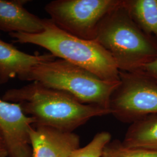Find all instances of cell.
<instances>
[{
	"instance_id": "cell-1",
	"label": "cell",
	"mask_w": 157,
	"mask_h": 157,
	"mask_svg": "<svg viewBox=\"0 0 157 157\" xmlns=\"http://www.w3.org/2000/svg\"><path fill=\"white\" fill-rule=\"evenodd\" d=\"M2 99L19 104L24 112L35 120L34 124L65 132H73L91 118L111 115L109 109L83 104L67 93L38 82L7 90Z\"/></svg>"
},
{
	"instance_id": "cell-2",
	"label": "cell",
	"mask_w": 157,
	"mask_h": 157,
	"mask_svg": "<svg viewBox=\"0 0 157 157\" xmlns=\"http://www.w3.org/2000/svg\"><path fill=\"white\" fill-rule=\"evenodd\" d=\"M43 30L38 33H12L15 43L38 45L51 54L84 69L107 81H119L120 70L111 56L95 40L75 36L58 27L50 19H43Z\"/></svg>"
},
{
	"instance_id": "cell-3",
	"label": "cell",
	"mask_w": 157,
	"mask_h": 157,
	"mask_svg": "<svg viewBox=\"0 0 157 157\" xmlns=\"http://www.w3.org/2000/svg\"><path fill=\"white\" fill-rule=\"evenodd\" d=\"M111 54L120 71L139 72L157 57V41L145 33L120 6L101 21L94 40Z\"/></svg>"
},
{
	"instance_id": "cell-4",
	"label": "cell",
	"mask_w": 157,
	"mask_h": 157,
	"mask_svg": "<svg viewBox=\"0 0 157 157\" xmlns=\"http://www.w3.org/2000/svg\"><path fill=\"white\" fill-rule=\"evenodd\" d=\"M19 78L38 82L46 87L67 93L83 104L107 109L112 93L119 83V81L101 79L84 69L58 58L40 63Z\"/></svg>"
},
{
	"instance_id": "cell-5",
	"label": "cell",
	"mask_w": 157,
	"mask_h": 157,
	"mask_svg": "<svg viewBox=\"0 0 157 157\" xmlns=\"http://www.w3.org/2000/svg\"><path fill=\"white\" fill-rule=\"evenodd\" d=\"M111 115L124 123L132 124L157 114V82L140 72H120L119 83L109 105Z\"/></svg>"
},
{
	"instance_id": "cell-6",
	"label": "cell",
	"mask_w": 157,
	"mask_h": 157,
	"mask_svg": "<svg viewBox=\"0 0 157 157\" xmlns=\"http://www.w3.org/2000/svg\"><path fill=\"white\" fill-rule=\"evenodd\" d=\"M122 0H55L45 6L58 27L75 36L94 40L97 30L107 15Z\"/></svg>"
},
{
	"instance_id": "cell-7",
	"label": "cell",
	"mask_w": 157,
	"mask_h": 157,
	"mask_svg": "<svg viewBox=\"0 0 157 157\" xmlns=\"http://www.w3.org/2000/svg\"><path fill=\"white\" fill-rule=\"evenodd\" d=\"M36 122L19 104L0 100V133L10 157H32L29 130Z\"/></svg>"
},
{
	"instance_id": "cell-8",
	"label": "cell",
	"mask_w": 157,
	"mask_h": 157,
	"mask_svg": "<svg viewBox=\"0 0 157 157\" xmlns=\"http://www.w3.org/2000/svg\"><path fill=\"white\" fill-rule=\"evenodd\" d=\"M32 157H68L80 148V138L73 132L33 124L29 130Z\"/></svg>"
},
{
	"instance_id": "cell-9",
	"label": "cell",
	"mask_w": 157,
	"mask_h": 157,
	"mask_svg": "<svg viewBox=\"0 0 157 157\" xmlns=\"http://www.w3.org/2000/svg\"><path fill=\"white\" fill-rule=\"evenodd\" d=\"M55 59L50 53L32 55L23 52L0 37V84L19 78L35 66Z\"/></svg>"
},
{
	"instance_id": "cell-10",
	"label": "cell",
	"mask_w": 157,
	"mask_h": 157,
	"mask_svg": "<svg viewBox=\"0 0 157 157\" xmlns=\"http://www.w3.org/2000/svg\"><path fill=\"white\" fill-rule=\"evenodd\" d=\"M25 0H0V30L12 33H38L43 30V19L28 11Z\"/></svg>"
},
{
	"instance_id": "cell-11",
	"label": "cell",
	"mask_w": 157,
	"mask_h": 157,
	"mask_svg": "<svg viewBox=\"0 0 157 157\" xmlns=\"http://www.w3.org/2000/svg\"><path fill=\"white\" fill-rule=\"evenodd\" d=\"M122 143L129 147L157 151V114L130 124Z\"/></svg>"
},
{
	"instance_id": "cell-12",
	"label": "cell",
	"mask_w": 157,
	"mask_h": 157,
	"mask_svg": "<svg viewBox=\"0 0 157 157\" xmlns=\"http://www.w3.org/2000/svg\"><path fill=\"white\" fill-rule=\"evenodd\" d=\"M123 5L139 27L157 41V0H123Z\"/></svg>"
},
{
	"instance_id": "cell-13",
	"label": "cell",
	"mask_w": 157,
	"mask_h": 157,
	"mask_svg": "<svg viewBox=\"0 0 157 157\" xmlns=\"http://www.w3.org/2000/svg\"><path fill=\"white\" fill-rule=\"evenodd\" d=\"M100 157H157V151L129 147L114 140L105 146Z\"/></svg>"
},
{
	"instance_id": "cell-14",
	"label": "cell",
	"mask_w": 157,
	"mask_h": 157,
	"mask_svg": "<svg viewBox=\"0 0 157 157\" xmlns=\"http://www.w3.org/2000/svg\"><path fill=\"white\" fill-rule=\"evenodd\" d=\"M111 137L108 132H98L87 145L78 148L68 157H100L105 146L111 141Z\"/></svg>"
},
{
	"instance_id": "cell-15",
	"label": "cell",
	"mask_w": 157,
	"mask_h": 157,
	"mask_svg": "<svg viewBox=\"0 0 157 157\" xmlns=\"http://www.w3.org/2000/svg\"><path fill=\"white\" fill-rule=\"evenodd\" d=\"M140 72L144 73L157 82V57L141 68Z\"/></svg>"
},
{
	"instance_id": "cell-16",
	"label": "cell",
	"mask_w": 157,
	"mask_h": 157,
	"mask_svg": "<svg viewBox=\"0 0 157 157\" xmlns=\"http://www.w3.org/2000/svg\"><path fill=\"white\" fill-rule=\"evenodd\" d=\"M8 157V152L6 143L0 133V157Z\"/></svg>"
}]
</instances>
